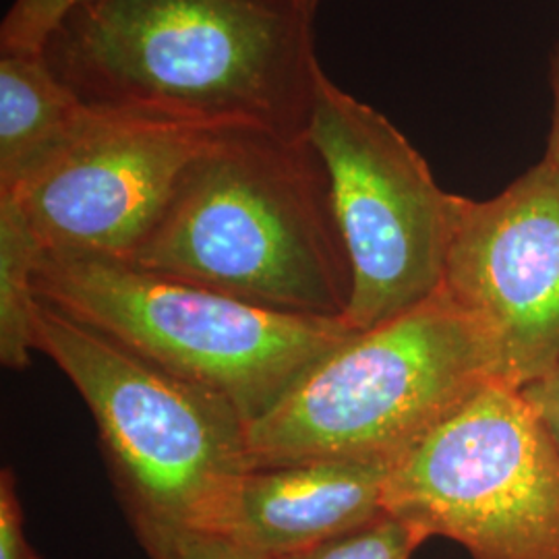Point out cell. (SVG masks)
Here are the masks:
<instances>
[{
  "instance_id": "cell-1",
  "label": "cell",
  "mask_w": 559,
  "mask_h": 559,
  "mask_svg": "<svg viewBox=\"0 0 559 559\" xmlns=\"http://www.w3.org/2000/svg\"><path fill=\"white\" fill-rule=\"evenodd\" d=\"M41 52L90 106L290 138L323 73L313 17L284 0H81Z\"/></svg>"
},
{
  "instance_id": "cell-2",
  "label": "cell",
  "mask_w": 559,
  "mask_h": 559,
  "mask_svg": "<svg viewBox=\"0 0 559 559\" xmlns=\"http://www.w3.org/2000/svg\"><path fill=\"white\" fill-rule=\"evenodd\" d=\"M127 261L302 318L342 321L350 300L330 179L307 135L216 129Z\"/></svg>"
},
{
  "instance_id": "cell-3",
  "label": "cell",
  "mask_w": 559,
  "mask_h": 559,
  "mask_svg": "<svg viewBox=\"0 0 559 559\" xmlns=\"http://www.w3.org/2000/svg\"><path fill=\"white\" fill-rule=\"evenodd\" d=\"M36 295L168 376L230 406L247 425L355 332L280 313L129 261L41 251Z\"/></svg>"
},
{
  "instance_id": "cell-4",
  "label": "cell",
  "mask_w": 559,
  "mask_h": 559,
  "mask_svg": "<svg viewBox=\"0 0 559 559\" xmlns=\"http://www.w3.org/2000/svg\"><path fill=\"white\" fill-rule=\"evenodd\" d=\"M34 348L85 400L140 543L182 531L218 535L235 485L251 466L247 423L40 299Z\"/></svg>"
},
{
  "instance_id": "cell-5",
  "label": "cell",
  "mask_w": 559,
  "mask_h": 559,
  "mask_svg": "<svg viewBox=\"0 0 559 559\" xmlns=\"http://www.w3.org/2000/svg\"><path fill=\"white\" fill-rule=\"evenodd\" d=\"M479 328L440 290L413 311L355 332L247 425L251 466L313 459L394 464L485 381Z\"/></svg>"
},
{
  "instance_id": "cell-6",
  "label": "cell",
  "mask_w": 559,
  "mask_h": 559,
  "mask_svg": "<svg viewBox=\"0 0 559 559\" xmlns=\"http://www.w3.org/2000/svg\"><path fill=\"white\" fill-rule=\"evenodd\" d=\"M383 508L473 559H559V450L520 390L485 381L394 460Z\"/></svg>"
},
{
  "instance_id": "cell-7",
  "label": "cell",
  "mask_w": 559,
  "mask_h": 559,
  "mask_svg": "<svg viewBox=\"0 0 559 559\" xmlns=\"http://www.w3.org/2000/svg\"><path fill=\"white\" fill-rule=\"evenodd\" d=\"M307 140L320 154L350 267L344 325L396 320L443 286L454 195L394 122L321 73Z\"/></svg>"
},
{
  "instance_id": "cell-8",
  "label": "cell",
  "mask_w": 559,
  "mask_h": 559,
  "mask_svg": "<svg viewBox=\"0 0 559 559\" xmlns=\"http://www.w3.org/2000/svg\"><path fill=\"white\" fill-rule=\"evenodd\" d=\"M214 131L87 104L75 129L0 193L17 201L44 251L127 261Z\"/></svg>"
},
{
  "instance_id": "cell-9",
  "label": "cell",
  "mask_w": 559,
  "mask_h": 559,
  "mask_svg": "<svg viewBox=\"0 0 559 559\" xmlns=\"http://www.w3.org/2000/svg\"><path fill=\"white\" fill-rule=\"evenodd\" d=\"M441 290L479 328L493 376L520 390L559 362V164L500 195H454Z\"/></svg>"
},
{
  "instance_id": "cell-10",
  "label": "cell",
  "mask_w": 559,
  "mask_h": 559,
  "mask_svg": "<svg viewBox=\"0 0 559 559\" xmlns=\"http://www.w3.org/2000/svg\"><path fill=\"white\" fill-rule=\"evenodd\" d=\"M390 462L313 459L249 466L235 485L221 533L278 559L385 514Z\"/></svg>"
},
{
  "instance_id": "cell-11",
  "label": "cell",
  "mask_w": 559,
  "mask_h": 559,
  "mask_svg": "<svg viewBox=\"0 0 559 559\" xmlns=\"http://www.w3.org/2000/svg\"><path fill=\"white\" fill-rule=\"evenodd\" d=\"M85 110L41 50H0V191L46 158Z\"/></svg>"
},
{
  "instance_id": "cell-12",
  "label": "cell",
  "mask_w": 559,
  "mask_h": 559,
  "mask_svg": "<svg viewBox=\"0 0 559 559\" xmlns=\"http://www.w3.org/2000/svg\"><path fill=\"white\" fill-rule=\"evenodd\" d=\"M41 251L17 201L0 193V360L7 369H25L36 350L34 284Z\"/></svg>"
},
{
  "instance_id": "cell-13",
  "label": "cell",
  "mask_w": 559,
  "mask_h": 559,
  "mask_svg": "<svg viewBox=\"0 0 559 559\" xmlns=\"http://www.w3.org/2000/svg\"><path fill=\"white\" fill-rule=\"evenodd\" d=\"M425 540L411 524L385 512L355 531L278 559H411Z\"/></svg>"
},
{
  "instance_id": "cell-14",
  "label": "cell",
  "mask_w": 559,
  "mask_h": 559,
  "mask_svg": "<svg viewBox=\"0 0 559 559\" xmlns=\"http://www.w3.org/2000/svg\"><path fill=\"white\" fill-rule=\"evenodd\" d=\"M81 0H13L0 25V50H41L59 21Z\"/></svg>"
},
{
  "instance_id": "cell-15",
  "label": "cell",
  "mask_w": 559,
  "mask_h": 559,
  "mask_svg": "<svg viewBox=\"0 0 559 559\" xmlns=\"http://www.w3.org/2000/svg\"><path fill=\"white\" fill-rule=\"evenodd\" d=\"M152 559H265L216 533L182 531L141 543Z\"/></svg>"
},
{
  "instance_id": "cell-16",
  "label": "cell",
  "mask_w": 559,
  "mask_h": 559,
  "mask_svg": "<svg viewBox=\"0 0 559 559\" xmlns=\"http://www.w3.org/2000/svg\"><path fill=\"white\" fill-rule=\"evenodd\" d=\"M0 559H41L25 537L23 510L11 471L0 475Z\"/></svg>"
},
{
  "instance_id": "cell-17",
  "label": "cell",
  "mask_w": 559,
  "mask_h": 559,
  "mask_svg": "<svg viewBox=\"0 0 559 559\" xmlns=\"http://www.w3.org/2000/svg\"><path fill=\"white\" fill-rule=\"evenodd\" d=\"M520 394L559 450V362L539 380L522 385Z\"/></svg>"
},
{
  "instance_id": "cell-18",
  "label": "cell",
  "mask_w": 559,
  "mask_h": 559,
  "mask_svg": "<svg viewBox=\"0 0 559 559\" xmlns=\"http://www.w3.org/2000/svg\"><path fill=\"white\" fill-rule=\"evenodd\" d=\"M551 85H554V117H551V131H549L545 158L559 164V52L554 62Z\"/></svg>"
},
{
  "instance_id": "cell-19",
  "label": "cell",
  "mask_w": 559,
  "mask_h": 559,
  "mask_svg": "<svg viewBox=\"0 0 559 559\" xmlns=\"http://www.w3.org/2000/svg\"><path fill=\"white\" fill-rule=\"evenodd\" d=\"M284 2H288V4L297 7L299 11L307 13V15H311V17H316L318 7H320V0H284Z\"/></svg>"
}]
</instances>
